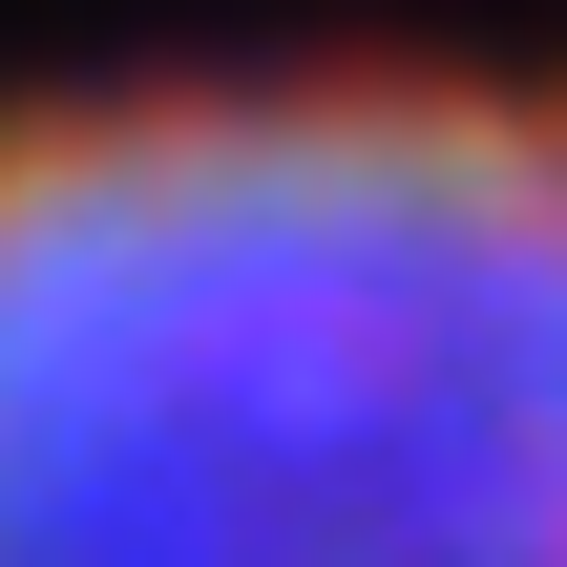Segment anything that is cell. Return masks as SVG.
Listing matches in <instances>:
<instances>
[{"instance_id":"6da1fadb","label":"cell","mask_w":567,"mask_h":567,"mask_svg":"<svg viewBox=\"0 0 567 567\" xmlns=\"http://www.w3.org/2000/svg\"><path fill=\"white\" fill-rule=\"evenodd\" d=\"M0 567H567V63L0 84Z\"/></svg>"}]
</instances>
